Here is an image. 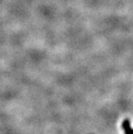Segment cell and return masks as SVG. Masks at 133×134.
Listing matches in <instances>:
<instances>
[{
    "label": "cell",
    "instance_id": "1",
    "mask_svg": "<svg viewBox=\"0 0 133 134\" xmlns=\"http://www.w3.org/2000/svg\"><path fill=\"white\" fill-rule=\"evenodd\" d=\"M124 128L126 134H133V130L130 127L128 120H125L124 122Z\"/></svg>",
    "mask_w": 133,
    "mask_h": 134
}]
</instances>
